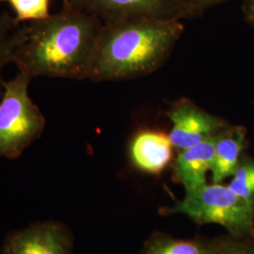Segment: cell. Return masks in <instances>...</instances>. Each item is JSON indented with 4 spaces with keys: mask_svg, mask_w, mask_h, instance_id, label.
<instances>
[{
    "mask_svg": "<svg viewBox=\"0 0 254 254\" xmlns=\"http://www.w3.org/2000/svg\"><path fill=\"white\" fill-rule=\"evenodd\" d=\"M103 26L97 16L73 7L24 23L13 64L31 78H88Z\"/></svg>",
    "mask_w": 254,
    "mask_h": 254,
    "instance_id": "6da1fadb",
    "label": "cell"
},
{
    "mask_svg": "<svg viewBox=\"0 0 254 254\" xmlns=\"http://www.w3.org/2000/svg\"><path fill=\"white\" fill-rule=\"evenodd\" d=\"M183 29L179 19H127L105 24L88 78L120 80L153 72L165 61Z\"/></svg>",
    "mask_w": 254,
    "mask_h": 254,
    "instance_id": "7a4b0ae2",
    "label": "cell"
},
{
    "mask_svg": "<svg viewBox=\"0 0 254 254\" xmlns=\"http://www.w3.org/2000/svg\"><path fill=\"white\" fill-rule=\"evenodd\" d=\"M168 214H184L199 224H218L235 237L254 239V215L234 191L222 184L186 191Z\"/></svg>",
    "mask_w": 254,
    "mask_h": 254,
    "instance_id": "3957f363",
    "label": "cell"
},
{
    "mask_svg": "<svg viewBox=\"0 0 254 254\" xmlns=\"http://www.w3.org/2000/svg\"><path fill=\"white\" fill-rule=\"evenodd\" d=\"M31 77L18 72L0 98V155L17 158L43 134L46 118L28 94Z\"/></svg>",
    "mask_w": 254,
    "mask_h": 254,
    "instance_id": "277c9868",
    "label": "cell"
},
{
    "mask_svg": "<svg viewBox=\"0 0 254 254\" xmlns=\"http://www.w3.org/2000/svg\"><path fill=\"white\" fill-rule=\"evenodd\" d=\"M97 16L106 24L127 19H180L193 10L191 0H64Z\"/></svg>",
    "mask_w": 254,
    "mask_h": 254,
    "instance_id": "5b68a950",
    "label": "cell"
},
{
    "mask_svg": "<svg viewBox=\"0 0 254 254\" xmlns=\"http://www.w3.org/2000/svg\"><path fill=\"white\" fill-rule=\"evenodd\" d=\"M167 116L173 123L169 135L171 141L180 151L200 144L228 126L222 119L209 114L188 100L176 103Z\"/></svg>",
    "mask_w": 254,
    "mask_h": 254,
    "instance_id": "8992f818",
    "label": "cell"
},
{
    "mask_svg": "<svg viewBox=\"0 0 254 254\" xmlns=\"http://www.w3.org/2000/svg\"><path fill=\"white\" fill-rule=\"evenodd\" d=\"M71 243L66 231L53 223L28 228L9 237L5 254H69Z\"/></svg>",
    "mask_w": 254,
    "mask_h": 254,
    "instance_id": "52a82bcc",
    "label": "cell"
},
{
    "mask_svg": "<svg viewBox=\"0 0 254 254\" xmlns=\"http://www.w3.org/2000/svg\"><path fill=\"white\" fill-rule=\"evenodd\" d=\"M173 148L169 135L160 131L143 130L130 143V159L139 171L159 174L172 162Z\"/></svg>",
    "mask_w": 254,
    "mask_h": 254,
    "instance_id": "ba28073f",
    "label": "cell"
},
{
    "mask_svg": "<svg viewBox=\"0 0 254 254\" xmlns=\"http://www.w3.org/2000/svg\"><path fill=\"white\" fill-rule=\"evenodd\" d=\"M216 136L200 144L182 150L177 155L174 162V178L181 183L186 191L207 184L206 174L211 170L214 159Z\"/></svg>",
    "mask_w": 254,
    "mask_h": 254,
    "instance_id": "9c48e42d",
    "label": "cell"
},
{
    "mask_svg": "<svg viewBox=\"0 0 254 254\" xmlns=\"http://www.w3.org/2000/svg\"><path fill=\"white\" fill-rule=\"evenodd\" d=\"M247 145V131L242 127L227 126L216 136L215 154L210 172L215 184L232 177Z\"/></svg>",
    "mask_w": 254,
    "mask_h": 254,
    "instance_id": "30bf717a",
    "label": "cell"
},
{
    "mask_svg": "<svg viewBox=\"0 0 254 254\" xmlns=\"http://www.w3.org/2000/svg\"><path fill=\"white\" fill-rule=\"evenodd\" d=\"M23 36V23H19L9 12H0V98L4 91V72L13 64L14 55Z\"/></svg>",
    "mask_w": 254,
    "mask_h": 254,
    "instance_id": "8fae6325",
    "label": "cell"
},
{
    "mask_svg": "<svg viewBox=\"0 0 254 254\" xmlns=\"http://www.w3.org/2000/svg\"><path fill=\"white\" fill-rule=\"evenodd\" d=\"M142 254H215V243L157 235L146 243Z\"/></svg>",
    "mask_w": 254,
    "mask_h": 254,
    "instance_id": "7c38bea8",
    "label": "cell"
},
{
    "mask_svg": "<svg viewBox=\"0 0 254 254\" xmlns=\"http://www.w3.org/2000/svg\"><path fill=\"white\" fill-rule=\"evenodd\" d=\"M228 187L243 200L254 215V159L243 154Z\"/></svg>",
    "mask_w": 254,
    "mask_h": 254,
    "instance_id": "4fadbf2b",
    "label": "cell"
},
{
    "mask_svg": "<svg viewBox=\"0 0 254 254\" xmlns=\"http://www.w3.org/2000/svg\"><path fill=\"white\" fill-rule=\"evenodd\" d=\"M7 1L15 12L19 23H27L45 19L49 14L50 0H0Z\"/></svg>",
    "mask_w": 254,
    "mask_h": 254,
    "instance_id": "5bb4252c",
    "label": "cell"
},
{
    "mask_svg": "<svg viewBox=\"0 0 254 254\" xmlns=\"http://www.w3.org/2000/svg\"><path fill=\"white\" fill-rule=\"evenodd\" d=\"M215 254H254V239L231 236L215 242Z\"/></svg>",
    "mask_w": 254,
    "mask_h": 254,
    "instance_id": "9a60e30c",
    "label": "cell"
},
{
    "mask_svg": "<svg viewBox=\"0 0 254 254\" xmlns=\"http://www.w3.org/2000/svg\"><path fill=\"white\" fill-rule=\"evenodd\" d=\"M226 0H191L193 10H200Z\"/></svg>",
    "mask_w": 254,
    "mask_h": 254,
    "instance_id": "2e32d148",
    "label": "cell"
},
{
    "mask_svg": "<svg viewBox=\"0 0 254 254\" xmlns=\"http://www.w3.org/2000/svg\"><path fill=\"white\" fill-rule=\"evenodd\" d=\"M244 11L248 21L254 26V0H244Z\"/></svg>",
    "mask_w": 254,
    "mask_h": 254,
    "instance_id": "e0dca14e",
    "label": "cell"
}]
</instances>
